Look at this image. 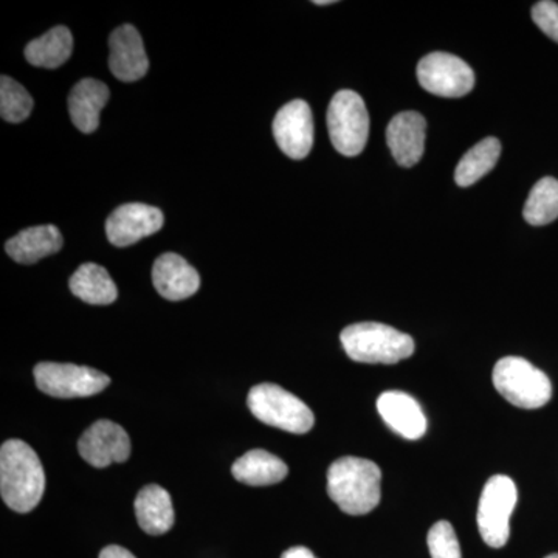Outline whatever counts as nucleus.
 <instances>
[{"label":"nucleus","mask_w":558,"mask_h":558,"mask_svg":"<svg viewBox=\"0 0 558 558\" xmlns=\"http://www.w3.org/2000/svg\"><path fill=\"white\" fill-rule=\"evenodd\" d=\"M46 490V473L36 451L24 440L11 439L0 449V494L14 512H32Z\"/></svg>","instance_id":"obj_1"},{"label":"nucleus","mask_w":558,"mask_h":558,"mask_svg":"<svg viewBox=\"0 0 558 558\" xmlns=\"http://www.w3.org/2000/svg\"><path fill=\"white\" fill-rule=\"evenodd\" d=\"M381 472L369 459L344 457L328 470L330 499L348 515H365L380 502Z\"/></svg>","instance_id":"obj_2"},{"label":"nucleus","mask_w":558,"mask_h":558,"mask_svg":"<svg viewBox=\"0 0 558 558\" xmlns=\"http://www.w3.org/2000/svg\"><path fill=\"white\" fill-rule=\"evenodd\" d=\"M340 339L348 357L359 363L395 365L411 357L416 348L409 333L381 323L348 326L341 330Z\"/></svg>","instance_id":"obj_3"},{"label":"nucleus","mask_w":558,"mask_h":558,"mask_svg":"<svg viewBox=\"0 0 558 558\" xmlns=\"http://www.w3.org/2000/svg\"><path fill=\"white\" fill-rule=\"evenodd\" d=\"M247 405L258 421L295 435L311 432L315 424L310 407L275 384H260L250 389Z\"/></svg>","instance_id":"obj_4"},{"label":"nucleus","mask_w":558,"mask_h":558,"mask_svg":"<svg viewBox=\"0 0 558 558\" xmlns=\"http://www.w3.org/2000/svg\"><path fill=\"white\" fill-rule=\"evenodd\" d=\"M499 395L519 409H542L553 398V385L543 371L521 357L499 360L494 369Z\"/></svg>","instance_id":"obj_5"},{"label":"nucleus","mask_w":558,"mask_h":558,"mask_svg":"<svg viewBox=\"0 0 558 558\" xmlns=\"http://www.w3.org/2000/svg\"><path fill=\"white\" fill-rule=\"evenodd\" d=\"M328 130L330 142L341 156L355 157L363 153L369 137V113L359 94L340 90L333 95L328 109Z\"/></svg>","instance_id":"obj_6"},{"label":"nucleus","mask_w":558,"mask_h":558,"mask_svg":"<svg viewBox=\"0 0 558 558\" xmlns=\"http://www.w3.org/2000/svg\"><path fill=\"white\" fill-rule=\"evenodd\" d=\"M519 499L515 483L505 475H495L483 488L478 506L481 537L490 548H502L510 535L509 521Z\"/></svg>","instance_id":"obj_7"},{"label":"nucleus","mask_w":558,"mask_h":558,"mask_svg":"<svg viewBox=\"0 0 558 558\" xmlns=\"http://www.w3.org/2000/svg\"><path fill=\"white\" fill-rule=\"evenodd\" d=\"M36 387L58 399L90 398L109 387L110 379L101 371L72 363L44 362L35 368Z\"/></svg>","instance_id":"obj_8"},{"label":"nucleus","mask_w":558,"mask_h":558,"mask_svg":"<svg viewBox=\"0 0 558 558\" xmlns=\"http://www.w3.org/2000/svg\"><path fill=\"white\" fill-rule=\"evenodd\" d=\"M416 73L421 86L438 97L461 98L475 86V73L468 62L442 51L422 58Z\"/></svg>","instance_id":"obj_9"},{"label":"nucleus","mask_w":558,"mask_h":558,"mask_svg":"<svg viewBox=\"0 0 558 558\" xmlns=\"http://www.w3.org/2000/svg\"><path fill=\"white\" fill-rule=\"evenodd\" d=\"M274 135L279 149L290 159H306L314 146V117L310 105L293 100L282 106L274 120Z\"/></svg>","instance_id":"obj_10"},{"label":"nucleus","mask_w":558,"mask_h":558,"mask_svg":"<svg viewBox=\"0 0 558 558\" xmlns=\"http://www.w3.org/2000/svg\"><path fill=\"white\" fill-rule=\"evenodd\" d=\"M78 450L87 464L105 469L130 459L131 439L119 424L101 418L81 436Z\"/></svg>","instance_id":"obj_11"},{"label":"nucleus","mask_w":558,"mask_h":558,"mask_svg":"<svg viewBox=\"0 0 558 558\" xmlns=\"http://www.w3.org/2000/svg\"><path fill=\"white\" fill-rule=\"evenodd\" d=\"M165 216L159 208L145 204H124L109 216L106 234L110 244L130 247L163 227Z\"/></svg>","instance_id":"obj_12"},{"label":"nucleus","mask_w":558,"mask_h":558,"mask_svg":"<svg viewBox=\"0 0 558 558\" xmlns=\"http://www.w3.org/2000/svg\"><path fill=\"white\" fill-rule=\"evenodd\" d=\"M109 49V68L116 78L124 83H134L148 73V57L142 36L134 25L124 24L117 28L110 35Z\"/></svg>","instance_id":"obj_13"},{"label":"nucleus","mask_w":558,"mask_h":558,"mask_svg":"<svg viewBox=\"0 0 558 558\" xmlns=\"http://www.w3.org/2000/svg\"><path fill=\"white\" fill-rule=\"evenodd\" d=\"M427 121L421 113H399L389 121L387 142L392 157L403 168H411L424 156Z\"/></svg>","instance_id":"obj_14"},{"label":"nucleus","mask_w":558,"mask_h":558,"mask_svg":"<svg viewBox=\"0 0 558 558\" xmlns=\"http://www.w3.org/2000/svg\"><path fill=\"white\" fill-rule=\"evenodd\" d=\"M154 288L163 299H190L201 288V277L189 260L175 253H163L153 267Z\"/></svg>","instance_id":"obj_15"},{"label":"nucleus","mask_w":558,"mask_h":558,"mask_svg":"<svg viewBox=\"0 0 558 558\" xmlns=\"http://www.w3.org/2000/svg\"><path fill=\"white\" fill-rule=\"evenodd\" d=\"M377 411L385 424L402 438L421 439L427 432V417L417 400L402 391H387L377 400Z\"/></svg>","instance_id":"obj_16"},{"label":"nucleus","mask_w":558,"mask_h":558,"mask_svg":"<svg viewBox=\"0 0 558 558\" xmlns=\"http://www.w3.org/2000/svg\"><path fill=\"white\" fill-rule=\"evenodd\" d=\"M109 87L94 78L81 80L69 95V112L73 124L84 134L98 130L100 113L109 100Z\"/></svg>","instance_id":"obj_17"},{"label":"nucleus","mask_w":558,"mask_h":558,"mask_svg":"<svg viewBox=\"0 0 558 558\" xmlns=\"http://www.w3.org/2000/svg\"><path fill=\"white\" fill-rule=\"evenodd\" d=\"M64 240L54 226H38L21 231L7 241L5 250L10 258L21 264H35L46 256L60 252Z\"/></svg>","instance_id":"obj_18"},{"label":"nucleus","mask_w":558,"mask_h":558,"mask_svg":"<svg viewBox=\"0 0 558 558\" xmlns=\"http://www.w3.org/2000/svg\"><path fill=\"white\" fill-rule=\"evenodd\" d=\"M135 515L140 527L149 535L167 534L174 524L170 494L157 484H149L135 498Z\"/></svg>","instance_id":"obj_19"},{"label":"nucleus","mask_w":558,"mask_h":558,"mask_svg":"<svg viewBox=\"0 0 558 558\" xmlns=\"http://www.w3.org/2000/svg\"><path fill=\"white\" fill-rule=\"evenodd\" d=\"M69 286L76 299L94 306H108L119 296V289L108 270L94 263L80 266L70 278Z\"/></svg>","instance_id":"obj_20"},{"label":"nucleus","mask_w":558,"mask_h":558,"mask_svg":"<svg viewBox=\"0 0 558 558\" xmlns=\"http://www.w3.org/2000/svg\"><path fill=\"white\" fill-rule=\"evenodd\" d=\"M234 480L248 486H271L288 476L284 461L266 450H252L238 459L231 468Z\"/></svg>","instance_id":"obj_21"},{"label":"nucleus","mask_w":558,"mask_h":558,"mask_svg":"<svg viewBox=\"0 0 558 558\" xmlns=\"http://www.w3.org/2000/svg\"><path fill=\"white\" fill-rule=\"evenodd\" d=\"M73 50V36L68 27L51 28L46 35L25 47V58L35 68L57 69L69 60Z\"/></svg>","instance_id":"obj_22"},{"label":"nucleus","mask_w":558,"mask_h":558,"mask_svg":"<svg viewBox=\"0 0 558 558\" xmlns=\"http://www.w3.org/2000/svg\"><path fill=\"white\" fill-rule=\"evenodd\" d=\"M501 154V143L498 138L488 137L476 143L469 153L459 160L454 180L459 186H470L494 170Z\"/></svg>","instance_id":"obj_23"},{"label":"nucleus","mask_w":558,"mask_h":558,"mask_svg":"<svg viewBox=\"0 0 558 558\" xmlns=\"http://www.w3.org/2000/svg\"><path fill=\"white\" fill-rule=\"evenodd\" d=\"M524 219L531 226H548L558 218V180H538L529 194L523 209Z\"/></svg>","instance_id":"obj_24"},{"label":"nucleus","mask_w":558,"mask_h":558,"mask_svg":"<svg viewBox=\"0 0 558 558\" xmlns=\"http://www.w3.org/2000/svg\"><path fill=\"white\" fill-rule=\"evenodd\" d=\"M33 110V98L24 86L10 76L0 80V116L9 123L27 120Z\"/></svg>","instance_id":"obj_25"},{"label":"nucleus","mask_w":558,"mask_h":558,"mask_svg":"<svg viewBox=\"0 0 558 558\" xmlns=\"http://www.w3.org/2000/svg\"><path fill=\"white\" fill-rule=\"evenodd\" d=\"M432 558H462L457 534L449 521H438L428 532Z\"/></svg>","instance_id":"obj_26"},{"label":"nucleus","mask_w":558,"mask_h":558,"mask_svg":"<svg viewBox=\"0 0 558 558\" xmlns=\"http://www.w3.org/2000/svg\"><path fill=\"white\" fill-rule=\"evenodd\" d=\"M532 20L538 25L539 31L558 43V3L550 0L535 3Z\"/></svg>","instance_id":"obj_27"},{"label":"nucleus","mask_w":558,"mask_h":558,"mask_svg":"<svg viewBox=\"0 0 558 558\" xmlns=\"http://www.w3.org/2000/svg\"><path fill=\"white\" fill-rule=\"evenodd\" d=\"M100 558H137L130 550L112 545L101 550Z\"/></svg>","instance_id":"obj_28"},{"label":"nucleus","mask_w":558,"mask_h":558,"mask_svg":"<svg viewBox=\"0 0 558 558\" xmlns=\"http://www.w3.org/2000/svg\"><path fill=\"white\" fill-rule=\"evenodd\" d=\"M281 558H317L314 556L311 549L304 548V546H295L290 548L282 554Z\"/></svg>","instance_id":"obj_29"},{"label":"nucleus","mask_w":558,"mask_h":558,"mask_svg":"<svg viewBox=\"0 0 558 558\" xmlns=\"http://www.w3.org/2000/svg\"><path fill=\"white\" fill-rule=\"evenodd\" d=\"M315 5H332L333 0H315Z\"/></svg>","instance_id":"obj_30"},{"label":"nucleus","mask_w":558,"mask_h":558,"mask_svg":"<svg viewBox=\"0 0 558 558\" xmlns=\"http://www.w3.org/2000/svg\"><path fill=\"white\" fill-rule=\"evenodd\" d=\"M546 558H558V554H550V556H548Z\"/></svg>","instance_id":"obj_31"}]
</instances>
